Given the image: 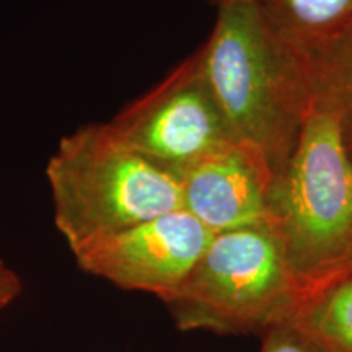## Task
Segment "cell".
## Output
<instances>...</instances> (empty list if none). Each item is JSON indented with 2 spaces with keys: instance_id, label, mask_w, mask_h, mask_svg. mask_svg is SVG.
<instances>
[{
  "instance_id": "6da1fadb",
  "label": "cell",
  "mask_w": 352,
  "mask_h": 352,
  "mask_svg": "<svg viewBox=\"0 0 352 352\" xmlns=\"http://www.w3.org/2000/svg\"><path fill=\"white\" fill-rule=\"evenodd\" d=\"M199 47L206 78L233 138L256 151L272 178L294 151L311 96L308 59L266 23L256 0H222Z\"/></svg>"
},
{
  "instance_id": "7a4b0ae2",
  "label": "cell",
  "mask_w": 352,
  "mask_h": 352,
  "mask_svg": "<svg viewBox=\"0 0 352 352\" xmlns=\"http://www.w3.org/2000/svg\"><path fill=\"white\" fill-rule=\"evenodd\" d=\"M266 223L303 294L352 259V155L333 101L314 72L300 134L272 178Z\"/></svg>"
},
{
  "instance_id": "3957f363",
  "label": "cell",
  "mask_w": 352,
  "mask_h": 352,
  "mask_svg": "<svg viewBox=\"0 0 352 352\" xmlns=\"http://www.w3.org/2000/svg\"><path fill=\"white\" fill-rule=\"evenodd\" d=\"M46 178L54 223L74 254L183 209L182 175L132 148L109 122L64 135L47 162Z\"/></svg>"
},
{
  "instance_id": "277c9868",
  "label": "cell",
  "mask_w": 352,
  "mask_h": 352,
  "mask_svg": "<svg viewBox=\"0 0 352 352\" xmlns=\"http://www.w3.org/2000/svg\"><path fill=\"white\" fill-rule=\"evenodd\" d=\"M303 289L267 223L215 233L204 254L164 298L176 328L264 334L294 321Z\"/></svg>"
},
{
  "instance_id": "5b68a950",
  "label": "cell",
  "mask_w": 352,
  "mask_h": 352,
  "mask_svg": "<svg viewBox=\"0 0 352 352\" xmlns=\"http://www.w3.org/2000/svg\"><path fill=\"white\" fill-rule=\"evenodd\" d=\"M132 148L179 175L232 142L226 116L210 90L199 51L109 121Z\"/></svg>"
},
{
  "instance_id": "8992f818",
  "label": "cell",
  "mask_w": 352,
  "mask_h": 352,
  "mask_svg": "<svg viewBox=\"0 0 352 352\" xmlns=\"http://www.w3.org/2000/svg\"><path fill=\"white\" fill-rule=\"evenodd\" d=\"M214 235L179 209L104 236L74 256L88 274L164 300L191 274Z\"/></svg>"
},
{
  "instance_id": "52a82bcc",
  "label": "cell",
  "mask_w": 352,
  "mask_h": 352,
  "mask_svg": "<svg viewBox=\"0 0 352 352\" xmlns=\"http://www.w3.org/2000/svg\"><path fill=\"white\" fill-rule=\"evenodd\" d=\"M183 209L212 233L267 222L272 173L266 160L232 142L182 173Z\"/></svg>"
},
{
  "instance_id": "ba28073f",
  "label": "cell",
  "mask_w": 352,
  "mask_h": 352,
  "mask_svg": "<svg viewBox=\"0 0 352 352\" xmlns=\"http://www.w3.org/2000/svg\"><path fill=\"white\" fill-rule=\"evenodd\" d=\"M270 28L308 59L352 25V0H256Z\"/></svg>"
},
{
  "instance_id": "9c48e42d",
  "label": "cell",
  "mask_w": 352,
  "mask_h": 352,
  "mask_svg": "<svg viewBox=\"0 0 352 352\" xmlns=\"http://www.w3.org/2000/svg\"><path fill=\"white\" fill-rule=\"evenodd\" d=\"M294 323L327 352H352V267L307 290Z\"/></svg>"
},
{
  "instance_id": "30bf717a",
  "label": "cell",
  "mask_w": 352,
  "mask_h": 352,
  "mask_svg": "<svg viewBox=\"0 0 352 352\" xmlns=\"http://www.w3.org/2000/svg\"><path fill=\"white\" fill-rule=\"evenodd\" d=\"M311 72L333 101L352 155V25L308 57Z\"/></svg>"
},
{
  "instance_id": "8fae6325",
  "label": "cell",
  "mask_w": 352,
  "mask_h": 352,
  "mask_svg": "<svg viewBox=\"0 0 352 352\" xmlns=\"http://www.w3.org/2000/svg\"><path fill=\"white\" fill-rule=\"evenodd\" d=\"M261 352H327L294 321L267 329L263 334Z\"/></svg>"
},
{
  "instance_id": "7c38bea8",
  "label": "cell",
  "mask_w": 352,
  "mask_h": 352,
  "mask_svg": "<svg viewBox=\"0 0 352 352\" xmlns=\"http://www.w3.org/2000/svg\"><path fill=\"white\" fill-rule=\"evenodd\" d=\"M23 284H21L20 276L6 264L0 266V310L6 308L21 294Z\"/></svg>"
},
{
  "instance_id": "4fadbf2b",
  "label": "cell",
  "mask_w": 352,
  "mask_h": 352,
  "mask_svg": "<svg viewBox=\"0 0 352 352\" xmlns=\"http://www.w3.org/2000/svg\"><path fill=\"white\" fill-rule=\"evenodd\" d=\"M209 2H212L214 6H217V3H219V2H222V0H209Z\"/></svg>"
},
{
  "instance_id": "5bb4252c",
  "label": "cell",
  "mask_w": 352,
  "mask_h": 352,
  "mask_svg": "<svg viewBox=\"0 0 352 352\" xmlns=\"http://www.w3.org/2000/svg\"><path fill=\"white\" fill-rule=\"evenodd\" d=\"M349 267H352V259L349 261V264H347V266H346V270H349ZM346 270H344V271H346ZM338 274H340V272H338Z\"/></svg>"
},
{
  "instance_id": "9a60e30c",
  "label": "cell",
  "mask_w": 352,
  "mask_h": 352,
  "mask_svg": "<svg viewBox=\"0 0 352 352\" xmlns=\"http://www.w3.org/2000/svg\"><path fill=\"white\" fill-rule=\"evenodd\" d=\"M0 266H3V261H2V259H0Z\"/></svg>"
}]
</instances>
